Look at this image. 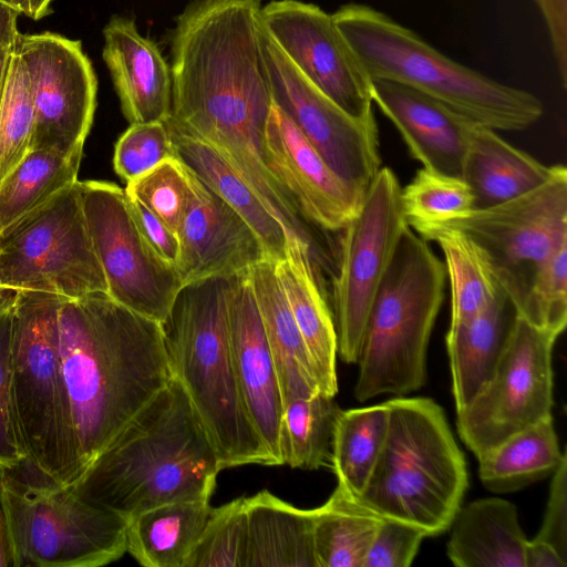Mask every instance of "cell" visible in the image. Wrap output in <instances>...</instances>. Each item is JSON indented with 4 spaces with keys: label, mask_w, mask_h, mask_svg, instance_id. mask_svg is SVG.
Returning a JSON list of instances; mask_svg holds the SVG:
<instances>
[{
    "label": "cell",
    "mask_w": 567,
    "mask_h": 567,
    "mask_svg": "<svg viewBox=\"0 0 567 567\" xmlns=\"http://www.w3.org/2000/svg\"><path fill=\"white\" fill-rule=\"evenodd\" d=\"M247 276L274 355L282 403L292 396L320 392L275 262L264 259L252 266Z\"/></svg>",
    "instance_id": "83f0119b"
},
{
    "label": "cell",
    "mask_w": 567,
    "mask_h": 567,
    "mask_svg": "<svg viewBox=\"0 0 567 567\" xmlns=\"http://www.w3.org/2000/svg\"><path fill=\"white\" fill-rule=\"evenodd\" d=\"M386 403L385 441L359 498L382 517L440 535L450 529L468 485L465 457L433 400Z\"/></svg>",
    "instance_id": "5b68a950"
},
{
    "label": "cell",
    "mask_w": 567,
    "mask_h": 567,
    "mask_svg": "<svg viewBox=\"0 0 567 567\" xmlns=\"http://www.w3.org/2000/svg\"><path fill=\"white\" fill-rule=\"evenodd\" d=\"M534 327L559 336L567 324V243L542 264L516 307Z\"/></svg>",
    "instance_id": "ab89813d"
},
{
    "label": "cell",
    "mask_w": 567,
    "mask_h": 567,
    "mask_svg": "<svg viewBox=\"0 0 567 567\" xmlns=\"http://www.w3.org/2000/svg\"><path fill=\"white\" fill-rule=\"evenodd\" d=\"M177 237L179 256L175 267L183 286L212 277L244 275L269 259L247 221L198 178L195 198Z\"/></svg>",
    "instance_id": "ac0fdd59"
},
{
    "label": "cell",
    "mask_w": 567,
    "mask_h": 567,
    "mask_svg": "<svg viewBox=\"0 0 567 567\" xmlns=\"http://www.w3.org/2000/svg\"><path fill=\"white\" fill-rule=\"evenodd\" d=\"M389 423L388 403L341 410L331 447L330 466L339 486L360 497L383 447Z\"/></svg>",
    "instance_id": "d6a6232c"
},
{
    "label": "cell",
    "mask_w": 567,
    "mask_h": 567,
    "mask_svg": "<svg viewBox=\"0 0 567 567\" xmlns=\"http://www.w3.org/2000/svg\"><path fill=\"white\" fill-rule=\"evenodd\" d=\"M260 22L291 63L352 117L373 121L371 79L332 14L298 0L262 6Z\"/></svg>",
    "instance_id": "2e32d148"
},
{
    "label": "cell",
    "mask_w": 567,
    "mask_h": 567,
    "mask_svg": "<svg viewBox=\"0 0 567 567\" xmlns=\"http://www.w3.org/2000/svg\"><path fill=\"white\" fill-rule=\"evenodd\" d=\"M446 546L457 567H525L527 537L516 506L501 497L480 498L460 506Z\"/></svg>",
    "instance_id": "d4e9b609"
},
{
    "label": "cell",
    "mask_w": 567,
    "mask_h": 567,
    "mask_svg": "<svg viewBox=\"0 0 567 567\" xmlns=\"http://www.w3.org/2000/svg\"><path fill=\"white\" fill-rule=\"evenodd\" d=\"M0 567H12V551L3 513L0 508Z\"/></svg>",
    "instance_id": "681fc988"
},
{
    "label": "cell",
    "mask_w": 567,
    "mask_h": 567,
    "mask_svg": "<svg viewBox=\"0 0 567 567\" xmlns=\"http://www.w3.org/2000/svg\"><path fill=\"white\" fill-rule=\"evenodd\" d=\"M219 471L215 449L173 375L68 487L127 522L163 504L210 499Z\"/></svg>",
    "instance_id": "7a4b0ae2"
},
{
    "label": "cell",
    "mask_w": 567,
    "mask_h": 567,
    "mask_svg": "<svg viewBox=\"0 0 567 567\" xmlns=\"http://www.w3.org/2000/svg\"><path fill=\"white\" fill-rule=\"evenodd\" d=\"M66 298L18 290L13 297L11 391L30 470L61 486L84 471L59 349V310Z\"/></svg>",
    "instance_id": "52a82bcc"
},
{
    "label": "cell",
    "mask_w": 567,
    "mask_h": 567,
    "mask_svg": "<svg viewBox=\"0 0 567 567\" xmlns=\"http://www.w3.org/2000/svg\"><path fill=\"white\" fill-rule=\"evenodd\" d=\"M14 51L29 76L34 107L31 150L82 153L96 106L97 82L80 41L53 32L19 33Z\"/></svg>",
    "instance_id": "9a60e30c"
},
{
    "label": "cell",
    "mask_w": 567,
    "mask_h": 567,
    "mask_svg": "<svg viewBox=\"0 0 567 567\" xmlns=\"http://www.w3.org/2000/svg\"><path fill=\"white\" fill-rule=\"evenodd\" d=\"M340 411L333 396L321 392L284 401L282 464L309 471L330 465L334 424Z\"/></svg>",
    "instance_id": "e575fe53"
},
{
    "label": "cell",
    "mask_w": 567,
    "mask_h": 567,
    "mask_svg": "<svg viewBox=\"0 0 567 567\" xmlns=\"http://www.w3.org/2000/svg\"><path fill=\"white\" fill-rule=\"evenodd\" d=\"M12 567H99L126 553L127 522L24 464L0 470Z\"/></svg>",
    "instance_id": "ba28073f"
},
{
    "label": "cell",
    "mask_w": 567,
    "mask_h": 567,
    "mask_svg": "<svg viewBox=\"0 0 567 567\" xmlns=\"http://www.w3.org/2000/svg\"><path fill=\"white\" fill-rule=\"evenodd\" d=\"M435 228L458 229L477 243L516 308L537 268L567 243V169L555 165L547 182L524 195L415 231Z\"/></svg>",
    "instance_id": "8fae6325"
},
{
    "label": "cell",
    "mask_w": 567,
    "mask_h": 567,
    "mask_svg": "<svg viewBox=\"0 0 567 567\" xmlns=\"http://www.w3.org/2000/svg\"><path fill=\"white\" fill-rule=\"evenodd\" d=\"M503 290L483 311L449 327L446 349L456 411L467 405L493 375L517 320Z\"/></svg>",
    "instance_id": "cb8c5ba5"
},
{
    "label": "cell",
    "mask_w": 567,
    "mask_h": 567,
    "mask_svg": "<svg viewBox=\"0 0 567 567\" xmlns=\"http://www.w3.org/2000/svg\"><path fill=\"white\" fill-rule=\"evenodd\" d=\"M419 235L426 241H436L444 255L451 290L450 327L475 317L503 291L489 257L465 233L435 228Z\"/></svg>",
    "instance_id": "1f68e13d"
},
{
    "label": "cell",
    "mask_w": 567,
    "mask_h": 567,
    "mask_svg": "<svg viewBox=\"0 0 567 567\" xmlns=\"http://www.w3.org/2000/svg\"><path fill=\"white\" fill-rule=\"evenodd\" d=\"M33 126L29 76L13 47L0 99V182L31 150Z\"/></svg>",
    "instance_id": "8d00e7d4"
},
{
    "label": "cell",
    "mask_w": 567,
    "mask_h": 567,
    "mask_svg": "<svg viewBox=\"0 0 567 567\" xmlns=\"http://www.w3.org/2000/svg\"><path fill=\"white\" fill-rule=\"evenodd\" d=\"M534 538L551 545L567 559V455L551 474L543 524Z\"/></svg>",
    "instance_id": "ee69618b"
},
{
    "label": "cell",
    "mask_w": 567,
    "mask_h": 567,
    "mask_svg": "<svg viewBox=\"0 0 567 567\" xmlns=\"http://www.w3.org/2000/svg\"><path fill=\"white\" fill-rule=\"evenodd\" d=\"M234 369L250 421L274 465H281L282 400L274 355L247 276H235L228 297Z\"/></svg>",
    "instance_id": "e0dca14e"
},
{
    "label": "cell",
    "mask_w": 567,
    "mask_h": 567,
    "mask_svg": "<svg viewBox=\"0 0 567 567\" xmlns=\"http://www.w3.org/2000/svg\"><path fill=\"white\" fill-rule=\"evenodd\" d=\"M265 136L271 161L305 218L326 231H340L363 197L329 167L274 102Z\"/></svg>",
    "instance_id": "d6986e66"
},
{
    "label": "cell",
    "mask_w": 567,
    "mask_h": 567,
    "mask_svg": "<svg viewBox=\"0 0 567 567\" xmlns=\"http://www.w3.org/2000/svg\"><path fill=\"white\" fill-rule=\"evenodd\" d=\"M261 52L272 102L329 167L362 197L381 168L375 120L360 121L316 87L260 22Z\"/></svg>",
    "instance_id": "5bb4252c"
},
{
    "label": "cell",
    "mask_w": 567,
    "mask_h": 567,
    "mask_svg": "<svg viewBox=\"0 0 567 567\" xmlns=\"http://www.w3.org/2000/svg\"><path fill=\"white\" fill-rule=\"evenodd\" d=\"M561 452L551 415L480 454L478 476L493 493H511L551 475Z\"/></svg>",
    "instance_id": "f546056e"
},
{
    "label": "cell",
    "mask_w": 567,
    "mask_h": 567,
    "mask_svg": "<svg viewBox=\"0 0 567 567\" xmlns=\"http://www.w3.org/2000/svg\"><path fill=\"white\" fill-rule=\"evenodd\" d=\"M234 277L184 285L162 324L173 374L215 449L220 471L274 465L247 413L234 369L228 327Z\"/></svg>",
    "instance_id": "3957f363"
},
{
    "label": "cell",
    "mask_w": 567,
    "mask_h": 567,
    "mask_svg": "<svg viewBox=\"0 0 567 567\" xmlns=\"http://www.w3.org/2000/svg\"><path fill=\"white\" fill-rule=\"evenodd\" d=\"M0 286L66 299L107 293L79 181L0 231Z\"/></svg>",
    "instance_id": "9c48e42d"
},
{
    "label": "cell",
    "mask_w": 567,
    "mask_h": 567,
    "mask_svg": "<svg viewBox=\"0 0 567 567\" xmlns=\"http://www.w3.org/2000/svg\"><path fill=\"white\" fill-rule=\"evenodd\" d=\"M79 185L107 295L127 309L163 324L183 287L176 267L147 244L124 189L101 181H79Z\"/></svg>",
    "instance_id": "7c38bea8"
},
{
    "label": "cell",
    "mask_w": 567,
    "mask_h": 567,
    "mask_svg": "<svg viewBox=\"0 0 567 567\" xmlns=\"http://www.w3.org/2000/svg\"><path fill=\"white\" fill-rule=\"evenodd\" d=\"M555 165L547 166L503 140L495 130L475 125L460 177L474 194L475 208L495 206L547 182Z\"/></svg>",
    "instance_id": "484cf974"
},
{
    "label": "cell",
    "mask_w": 567,
    "mask_h": 567,
    "mask_svg": "<svg viewBox=\"0 0 567 567\" xmlns=\"http://www.w3.org/2000/svg\"><path fill=\"white\" fill-rule=\"evenodd\" d=\"M444 262L409 226L364 327L354 396L404 395L426 380V351L444 300Z\"/></svg>",
    "instance_id": "8992f818"
},
{
    "label": "cell",
    "mask_w": 567,
    "mask_h": 567,
    "mask_svg": "<svg viewBox=\"0 0 567 567\" xmlns=\"http://www.w3.org/2000/svg\"><path fill=\"white\" fill-rule=\"evenodd\" d=\"M316 252L301 243H290L286 258L275 262L276 274L297 323L321 393L338 392L337 332L332 310L321 287Z\"/></svg>",
    "instance_id": "7402d4cb"
},
{
    "label": "cell",
    "mask_w": 567,
    "mask_h": 567,
    "mask_svg": "<svg viewBox=\"0 0 567 567\" xmlns=\"http://www.w3.org/2000/svg\"><path fill=\"white\" fill-rule=\"evenodd\" d=\"M1 3L14 9L19 13L31 16L30 0H0Z\"/></svg>",
    "instance_id": "f5cc1de1"
},
{
    "label": "cell",
    "mask_w": 567,
    "mask_h": 567,
    "mask_svg": "<svg viewBox=\"0 0 567 567\" xmlns=\"http://www.w3.org/2000/svg\"><path fill=\"white\" fill-rule=\"evenodd\" d=\"M128 203L133 217L147 244L162 259L176 266L179 256L177 234L140 202L128 197Z\"/></svg>",
    "instance_id": "f6af8a7d"
},
{
    "label": "cell",
    "mask_w": 567,
    "mask_h": 567,
    "mask_svg": "<svg viewBox=\"0 0 567 567\" xmlns=\"http://www.w3.org/2000/svg\"><path fill=\"white\" fill-rule=\"evenodd\" d=\"M245 567H318L315 509H300L264 489L245 497Z\"/></svg>",
    "instance_id": "4316f807"
},
{
    "label": "cell",
    "mask_w": 567,
    "mask_h": 567,
    "mask_svg": "<svg viewBox=\"0 0 567 567\" xmlns=\"http://www.w3.org/2000/svg\"><path fill=\"white\" fill-rule=\"evenodd\" d=\"M557 338L517 317L493 375L456 411L460 437L475 456L551 415Z\"/></svg>",
    "instance_id": "4fadbf2b"
},
{
    "label": "cell",
    "mask_w": 567,
    "mask_h": 567,
    "mask_svg": "<svg viewBox=\"0 0 567 567\" xmlns=\"http://www.w3.org/2000/svg\"><path fill=\"white\" fill-rule=\"evenodd\" d=\"M374 104L393 123L423 167L460 176L475 125L462 114L410 86L371 79Z\"/></svg>",
    "instance_id": "ffe728a7"
},
{
    "label": "cell",
    "mask_w": 567,
    "mask_h": 567,
    "mask_svg": "<svg viewBox=\"0 0 567 567\" xmlns=\"http://www.w3.org/2000/svg\"><path fill=\"white\" fill-rule=\"evenodd\" d=\"M247 518L245 497L212 507L185 567H245Z\"/></svg>",
    "instance_id": "f35d334b"
},
{
    "label": "cell",
    "mask_w": 567,
    "mask_h": 567,
    "mask_svg": "<svg viewBox=\"0 0 567 567\" xmlns=\"http://www.w3.org/2000/svg\"><path fill=\"white\" fill-rule=\"evenodd\" d=\"M59 349L85 470L174 374L163 326L104 292L62 302Z\"/></svg>",
    "instance_id": "6da1fadb"
},
{
    "label": "cell",
    "mask_w": 567,
    "mask_h": 567,
    "mask_svg": "<svg viewBox=\"0 0 567 567\" xmlns=\"http://www.w3.org/2000/svg\"><path fill=\"white\" fill-rule=\"evenodd\" d=\"M173 157L175 148L165 122L137 123L116 142L113 164L116 174L128 183Z\"/></svg>",
    "instance_id": "60d3db41"
},
{
    "label": "cell",
    "mask_w": 567,
    "mask_h": 567,
    "mask_svg": "<svg viewBox=\"0 0 567 567\" xmlns=\"http://www.w3.org/2000/svg\"><path fill=\"white\" fill-rule=\"evenodd\" d=\"M567 559L551 545L533 538L525 548V567H566Z\"/></svg>",
    "instance_id": "7dc6e473"
},
{
    "label": "cell",
    "mask_w": 567,
    "mask_h": 567,
    "mask_svg": "<svg viewBox=\"0 0 567 567\" xmlns=\"http://www.w3.org/2000/svg\"><path fill=\"white\" fill-rule=\"evenodd\" d=\"M406 221L416 229L444 223L475 208L474 194L460 176L423 167L401 189Z\"/></svg>",
    "instance_id": "d590c367"
},
{
    "label": "cell",
    "mask_w": 567,
    "mask_h": 567,
    "mask_svg": "<svg viewBox=\"0 0 567 567\" xmlns=\"http://www.w3.org/2000/svg\"><path fill=\"white\" fill-rule=\"evenodd\" d=\"M14 44L0 45V99L2 94L3 83L7 74L8 64Z\"/></svg>",
    "instance_id": "f907efd6"
},
{
    "label": "cell",
    "mask_w": 567,
    "mask_h": 567,
    "mask_svg": "<svg viewBox=\"0 0 567 567\" xmlns=\"http://www.w3.org/2000/svg\"><path fill=\"white\" fill-rule=\"evenodd\" d=\"M399 179L381 167L355 216L340 230L332 277L338 354L357 363L367 319L404 230Z\"/></svg>",
    "instance_id": "30bf717a"
},
{
    "label": "cell",
    "mask_w": 567,
    "mask_h": 567,
    "mask_svg": "<svg viewBox=\"0 0 567 567\" xmlns=\"http://www.w3.org/2000/svg\"><path fill=\"white\" fill-rule=\"evenodd\" d=\"M81 157L30 150L0 182V231L75 183Z\"/></svg>",
    "instance_id": "836d02e7"
},
{
    "label": "cell",
    "mask_w": 567,
    "mask_h": 567,
    "mask_svg": "<svg viewBox=\"0 0 567 567\" xmlns=\"http://www.w3.org/2000/svg\"><path fill=\"white\" fill-rule=\"evenodd\" d=\"M103 35V59L126 120L166 122L172 113V72L158 47L128 17H112Z\"/></svg>",
    "instance_id": "44dd1931"
},
{
    "label": "cell",
    "mask_w": 567,
    "mask_h": 567,
    "mask_svg": "<svg viewBox=\"0 0 567 567\" xmlns=\"http://www.w3.org/2000/svg\"><path fill=\"white\" fill-rule=\"evenodd\" d=\"M196 182L195 174L173 157L126 183L124 190L177 234L195 198Z\"/></svg>",
    "instance_id": "74e56055"
},
{
    "label": "cell",
    "mask_w": 567,
    "mask_h": 567,
    "mask_svg": "<svg viewBox=\"0 0 567 567\" xmlns=\"http://www.w3.org/2000/svg\"><path fill=\"white\" fill-rule=\"evenodd\" d=\"M176 157L238 213L259 237L274 262L286 258L289 235L244 176L214 146L171 118L165 122Z\"/></svg>",
    "instance_id": "603a6c76"
},
{
    "label": "cell",
    "mask_w": 567,
    "mask_h": 567,
    "mask_svg": "<svg viewBox=\"0 0 567 567\" xmlns=\"http://www.w3.org/2000/svg\"><path fill=\"white\" fill-rule=\"evenodd\" d=\"M332 19L370 79L410 86L495 131L525 130L544 113L543 103L534 94L450 59L369 6H342Z\"/></svg>",
    "instance_id": "277c9868"
},
{
    "label": "cell",
    "mask_w": 567,
    "mask_h": 567,
    "mask_svg": "<svg viewBox=\"0 0 567 567\" xmlns=\"http://www.w3.org/2000/svg\"><path fill=\"white\" fill-rule=\"evenodd\" d=\"M425 534L396 519L383 517L362 567H408Z\"/></svg>",
    "instance_id": "7bdbcfd3"
},
{
    "label": "cell",
    "mask_w": 567,
    "mask_h": 567,
    "mask_svg": "<svg viewBox=\"0 0 567 567\" xmlns=\"http://www.w3.org/2000/svg\"><path fill=\"white\" fill-rule=\"evenodd\" d=\"M548 29L563 86H567V0H535Z\"/></svg>",
    "instance_id": "bcb514c9"
},
{
    "label": "cell",
    "mask_w": 567,
    "mask_h": 567,
    "mask_svg": "<svg viewBox=\"0 0 567 567\" xmlns=\"http://www.w3.org/2000/svg\"><path fill=\"white\" fill-rule=\"evenodd\" d=\"M4 290L1 286H0V309L3 307V305L7 302V300L14 293V291H12L11 295H8L6 293Z\"/></svg>",
    "instance_id": "db71d44e"
},
{
    "label": "cell",
    "mask_w": 567,
    "mask_h": 567,
    "mask_svg": "<svg viewBox=\"0 0 567 567\" xmlns=\"http://www.w3.org/2000/svg\"><path fill=\"white\" fill-rule=\"evenodd\" d=\"M20 13L0 2V45L14 44L19 34L17 18Z\"/></svg>",
    "instance_id": "c3c4849f"
},
{
    "label": "cell",
    "mask_w": 567,
    "mask_h": 567,
    "mask_svg": "<svg viewBox=\"0 0 567 567\" xmlns=\"http://www.w3.org/2000/svg\"><path fill=\"white\" fill-rule=\"evenodd\" d=\"M13 297L14 293L0 309V470L10 471L27 462L14 416L11 391Z\"/></svg>",
    "instance_id": "b9f144b4"
},
{
    "label": "cell",
    "mask_w": 567,
    "mask_h": 567,
    "mask_svg": "<svg viewBox=\"0 0 567 567\" xmlns=\"http://www.w3.org/2000/svg\"><path fill=\"white\" fill-rule=\"evenodd\" d=\"M383 517L337 485L315 508L313 544L318 567H362Z\"/></svg>",
    "instance_id": "4dcf8cb0"
},
{
    "label": "cell",
    "mask_w": 567,
    "mask_h": 567,
    "mask_svg": "<svg viewBox=\"0 0 567 567\" xmlns=\"http://www.w3.org/2000/svg\"><path fill=\"white\" fill-rule=\"evenodd\" d=\"M52 0H30L31 16L33 20L44 18L49 13Z\"/></svg>",
    "instance_id": "816d5d0a"
},
{
    "label": "cell",
    "mask_w": 567,
    "mask_h": 567,
    "mask_svg": "<svg viewBox=\"0 0 567 567\" xmlns=\"http://www.w3.org/2000/svg\"><path fill=\"white\" fill-rule=\"evenodd\" d=\"M209 501L167 503L132 517L126 551L145 567H185L209 515Z\"/></svg>",
    "instance_id": "f1b7e54d"
}]
</instances>
